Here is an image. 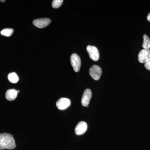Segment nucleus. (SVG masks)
I'll return each instance as SVG.
<instances>
[{
    "label": "nucleus",
    "instance_id": "2",
    "mask_svg": "<svg viewBox=\"0 0 150 150\" xmlns=\"http://www.w3.org/2000/svg\"><path fill=\"white\" fill-rule=\"evenodd\" d=\"M101 68L97 65H93L90 69L89 74L95 80H98L102 74Z\"/></svg>",
    "mask_w": 150,
    "mask_h": 150
},
{
    "label": "nucleus",
    "instance_id": "6",
    "mask_svg": "<svg viewBox=\"0 0 150 150\" xmlns=\"http://www.w3.org/2000/svg\"><path fill=\"white\" fill-rule=\"evenodd\" d=\"M51 22V20L48 18L37 19L33 22V25L38 28H42L46 27Z\"/></svg>",
    "mask_w": 150,
    "mask_h": 150
},
{
    "label": "nucleus",
    "instance_id": "13",
    "mask_svg": "<svg viewBox=\"0 0 150 150\" xmlns=\"http://www.w3.org/2000/svg\"><path fill=\"white\" fill-rule=\"evenodd\" d=\"M13 31V29L12 28H5L1 31V34L7 37H9L12 35Z\"/></svg>",
    "mask_w": 150,
    "mask_h": 150
},
{
    "label": "nucleus",
    "instance_id": "7",
    "mask_svg": "<svg viewBox=\"0 0 150 150\" xmlns=\"http://www.w3.org/2000/svg\"><path fill=\"white\" fill-rule=\"evenodd\" d=\"M71 105V100L69 98H62L57 101L56 105L59 110H63L67 109Z\"/></svg>",
    "mask_w": 150,
    "mask_h": 150
},
{
    "label": "nucleus",
    "instance_id": "16",
    "mask_svg": "<svg viewBox=\"0 0 150 150\" xmlns=\"http://www.w3.org/2000/svg\"><path fill=\"white\" fill-rule=\"evenodd\" d=\"M148 21L150 22V13L148 14L147 17Z\"/></svg>",
    "mask_w": 150,
    "mask_h": 150
},
{
    "label": "nucleus",
    "instance_id": "3",
    "mask_svg": "<svg viewBox=\"0 0 150 150\" xmlns=\"http://www.w3.org/2000/svg\"><path fill=\"white\" fill-rule=\"evenodd\" d=\"M71 62L75 72H78L80 69L81 60L78 54H73L71 57Z\"/></svg>",
    "mask_w": 150,
    "mask_h": 150
},
{
    "label": "nucleus",
    "instance_id": "14",
    "mask_svg": "<svg viewBox=\"0 0 150 150\" xmlns=\"http://www.w3.org/2000/svg\"><path fill=\"white\" fill-rule=\"evenodd\" d=\"M63 2V0H54L52 2V7L54 8H59L62 6Z\"/></svg>",
    "mask_w": 150,
    "mask_h": 150
},
{
    "label": "nucleus",
    "instance_id": "18",
    "mask_svg": "<svg viewBox=\"0 0 150 150\" xmlns=\"http://www.w3.org/2000/svg\"><path fill=\"white\" fill-rule=\"evenodd\" d=\"M17 91H18V93H19V92H20V91H19V90Z\"/></svg>",
    "mask_w": 150,
    "mask_h": 150
},
{
    "label": "nucleus",
    "instance_id": "17",
    "mask_svg": "<svg viewBox=\"0 0 150 150\" xmlns=\"http://www.w3.org/2000/svg\"><path fill=\"white\" fill-rule=\"evenodd\" d=\"M1 1V2H5V1Z\"/></svg>",
    "mask_w": 150,
    "mask_h": 150
},
{
    "label": "nucleus",
    "instance_id": "15",
    "mask_svg": "<svg viewBox=\"0 0 150 150\" xmlns=\"http://www.w3.org/2000/svg\"><path fill=\"white\" fill-rule=\"evenodd\" d=\"M144 66L146 69L150 71V60L145 63Z\"/></svg>",
    "mask_w": 150,
    "mask_h": 150
},
{
    "label": "nucleus",
    "instance_id": "10",
    "mask_svg": "<svg viewBox=\"0 0 150 150\" xmlns=\"http://www.w3.org/2000/svg\"><path fill=\"white\" fill-rule=\"evenodd\" d=\"M17 91L14 89H11L7 91L6 93V98L9 101H12L16 98L17 96Z\"/></svg>",
    "mask_w": 150,
    "mask_h": 150
},
{
    "label": "nucleus",
    "instance_id": "1",
    "mask_svg": "<svg viewBox=\"0 0 150 150\" xmlns=\"http://www.w3.org/2000/svg\"><path fill=\"white\" fill-rule=\"evenodd\" d=\"M16 147L12 135L8 133L0 134V150L13 149Z\"/></svg>",
    "mask_w": 150,
    "mask_h": 150
},
{
    "label": "nucleus",
    "instance_id": "9",
    "mask_svg": "<svg viewBox=\"0 0 150 150\" xmlns=\"http://www.w3.org/2000/svg\"><path fill=\"white\" fill-rule=\"evenodd\" d=\"M88 126L84 121H81L78 123L75 128V132L77 135H81L84 134L87 130Z\"/></svg>",
    "mask_w": 150,
    "mask_h": 150
},
{
    "label": "nucleus",
    "instance_id": "4",
    "mask_svg": "<svg viewBox=\"0 0 150 150\" xmlns=\"http://www.w3.org/2000/svg\"><path fill=\"white\" fill-rule=\"evenodd\" d=\"M90 58L95 62H96L99 59V53L98 49L96 46L89 45L86 48Z\"/></svg>",
    "mask_w": 150,
    "mask_h": 150
},
{
    "label": "nucleus",
    "instance_id": "12",
    "mask_svg": "<svg viewBox=\"0 0 150 150\" xmlns=\"http://www.w3.org/2000/svg\"><path fill=\"white\" fill-rule=\"evenodd\" d=\"M144 42H143V48L144 49H149L150 48V38L148 35L144 34L143 36Z\"/></svg>",
    "mask_w": 150,
    "mask_h": 150
},
{
    "label": "nucleus",
    "instance_id": "11",
    "mask_svg": "<svg viewBox=\"0 0 150 150\" xmlns=\"http://www.w3.org/2000/svg\"><path fill=\"white\" fill-rule=\"evenodd\" d=\"M8 80L12 83H16L18 82L19 77L16 73L13 72L10 73L8 76Z\"/></svg>",
    "mask_w": 150,
    "mask_h": 150
},
{
    "label": "nucleus",
    "instance_id": "8",
    "mask_svg": "<svg viewBox=\"0 0 150 150\" xmlns=\"http://www.w3.org/2000/svg\"><path fill=\"white\" fill-rule=\"evenodd\" d=\"M92 97V92L89 89H86L84 91L81 99V104L83 106H87L89 104Z\"/></svg>",
    "mask_w": 150,
    "mask_h": 150
},
{
    "label": "nucleus",
    "instance_id": "5",
    "mask_svg": "<svg viewBox=\"0 0 150 150\" xmlns=\"http://www.w3.org/2000/svg\"><path fill=\"white\" fill-rule=\"evenodd\" d=\"M138 60L141 63H146L150 60V49H143L139 53Z\"/></svg>",
    "mask_w": 150,
    "mask_h": 150
}]
</instances>
